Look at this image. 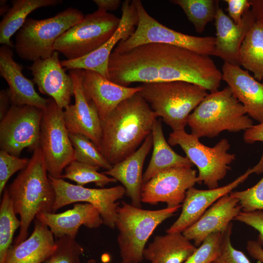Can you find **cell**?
<instances>
[{
    "instance_id": "obj_1",
    "label": "cell",
    "mask_w": 263,
    "mask_h": 263,
    "mask_svg": "<svg viewBox=\"0 0 263 263\" xmlns=\"http://www.w3.org/2000/svg\"><path fill=\"white\" fill-rule=\"evenodd\" d=\"M108 77L113 83L126 87L133 82L184 81L212 93L218 91L222 74L209 56L175 45L152 43L123 53L113 51Z\"/></svg>"
},
{
    "instance_id": "obj_2",
    "label": "cell",
    "mask_w": 263,
    "mask_h": 263,
    "mask_svg": "<svg viewBox=\"0 0 263 263\" xmlns=\"http://www.w3.org/2000/svg\"><path fill=\"white\" fill-rule=\"evenodd\" d=\"M156 113L138 93L121 102L101 120V153L115 165L134 152L151 133Z\"/></svg>"
},
{
    "instance_id": "obj_3",
    "label": "cell",
    "mask_w": 263,
    "mask_h": 263,
    "mask_svg": "<svg viewBox=\"0 0 263 263\" xmlns=\"http://www.w3.org/2000/svg\"><path fill=\"white\" fill-rule=\"evenodd\" d=\"M14 211L19 216L20 226L15 244L25 240L37 215L52 213L56 193L52 185L41 149L33 151L27 166L6 188Z\"/></svg>"
},
{
    "instance_id": "obj_4",
    "label": "cell",
    "mask_w": 263,
    "mask_h": 263,
    "mask_svg": "<svg viewBox=\"0 0 263 263\" xmlns=\"http://www.w3.org/2000/svg\"><path fill=\"white\" fill-rule=\"evenodd\" d=\"M188 125L191 133L199 138L215 137L225 131H246L253 125L228 86L208 94L189 114Z\"/></svg>"
},
{
    "instance_id": "obj_5",
    "label": "cell",
    "mask_w": 263,
    "mask_h": 263,
    "mask_svg": "<svg viewBox=\"0 0 263 263\" xmlns=\"http://www.w3.org/2000/svg\"><path fill=\"white\" fill-rule=\"evenodd\" d=\"M140 87L139 94L173 131L185 130L189 114L208 94L204 88L184 81L142 83Z\"/></svg>"
},
{
    "instance_id": "obj_6",
    "label": "cell",
    "mask_w": 263,
    "mask_h": 263,
    "mask_svg": "<svg viewBox=\"0 0 263 263\" xmlns=\"http://www.w3.org/2000/svg\"><path fill=\"white\" fill-rule=\"evenodd\" d=\"M182 205L172 208L148 210L122 202L117 208L115 227L122 261L140 263L146 243L156 228L172 217Z\"/></svg>"
},
{
    "instance_id": "obj_7",
    "label": "cell",
    "mask_w": 263,
    "mask_h": 263,
    "mask_svg": "<svg viewBox=\"0 0 263 263\" xmlns=\"http://www.w3.org/2000/svg\"><path fill=\"white\" fill-rule=\"evenodd\" d=\"M84 16L78 9L69 7L43 19L27 18L16 36V53L21 58L33 61L50 57L58 38Z\"/></svg>"
},
{
    "instance_id": "obj_8",
    "label": "cell",
    "mask_w": 263,
    "mask_h": 263,
    "mask_svg": "<svg viewBox=\"0 0 263 263\" xmlns=\"http://www.w3.org/2000/svg\"><path fill=\"white\" fill-rule=\"evenodd\" d=\"M137 13L138 23L132 35L120 41L113 52L123 53L137 46L152 43L183 47L197 53L214 56L215 37H196L169 28L150 16L140 0H132Z\"/></svg>"
},
{
    "instance_id": "obj_9",
    "label": "cell",
    "mask_w": 263,
    "mask_h": 263,
    "mask_svg": "<svg viewBox=\"0 0 263 263\" xmlns=\"http://www.w3.org/2000/svg\"><path fill=\"white\" fill-rule=\"evenodd\" d=\"M168 142L171 146L179 145L181 148L198 169V183H203L208 189L219 187V181L226 176L230 165L235 159L234 154L228 152L230 145L225 138L209 147L202 143L196 136L180 130L171 132Z\"/></svg>"
},
{
    "instance_id": "obj_10",
    "label": "cell",
    "mask_w": 263,
    "mask_h": 263,
    "mask_svg": "<svg viewBox=\"0 0 263 263\" xmlns=\"http://www.w3.org/2000/svg\"><path fill=\"white\" fill-rule=\"evenodd\" d=\"M120 21V18L100 10L87 14L58 38L54 50L67 60L82 57L106 42L117 30Z\"/></svg>"
},
{
    "instance_id": "obj_11",
    "label": "cell",
    "mask_w": 263,
    "mask_h": 263,
    "mask_svg": "<svg viewBox=\"0 0 263 263\" xmlns=\"http://www.w3.org/2000/svg\"><path fill=\"white\" fill-rule=\"evenodd\" d=\"M39 147L43 153L48 175L61 178L64 169L75 160V150L63 116V109L51 97L43 110Z\"/></svg>"
},
{
    "instance_id": "obj_12",
    "label": "cell",
    "mask_w": 263,
    "mask_h": 263,
    "mask_svg": "<svg viewBox=\"0 0 263 263\" xmlns=\"http://www.w3.org/2000/svg\"><path fill=\"white\" fill-rule=\"evenodd\" d=\"M56 193L52 213L72 203L85 202L94 207L99 212L103 224L113 229L115 228L119 203L126 194L123 186L109 188H91L71 184L62 178L48 175Z\"/></svg>"
},
{
    "instance_id": "obj_13",
    "label": "cell",
    "mask_w": 263,
    "mask_h": 263,
    "mask_svg": "<svg viewBox=\"0 0 263 263\" xmlns=\"http://www.w3.org/2000/svg\"><path fill=\"white\" fill-rule=\"evenodd\" d=\"M43 110L24 105H12L0 122V148L19 157L23 150L39 147Z\"/></svg>"
},
{
    "instance_id": "obj_14",
    "label": "cell",
    "mask_w": 263,
    "mask_h": 263,
    "mask_svg": "<svg viewBox=\"0 0 263 263\" xmlns=\"http://www.w3.org/2000/svg\"><path fill=\"white\" fill-rule=\"evenodd\" d=\"M196 183H198L197 171L192 167L169 169L143 184L141 201L151 205L165 203L168 208L180 206L187 191Z\"/></svg>"
},
{
    "instance_id": "obj_15",
    "label": "cell",
    "mask_w": 263,
    "mask_h": 263,
    "mask_svg": "<svg viewBox=\"0 0 263 263\" xmlns=\"http://www.w3.org/2000/svg\"><path fill=\"white\" fill-rule=\"evenodd\" d=\"M82 69L69 71L73 82L75 104L63 111L69 132L82 134L91 140L101 152V120L94 103L85 95L82 86Z\"/></svg>"
},
{
    "instance_id": "obj_16",
    "label": "cell",
    "mask_w": 263,
    "mask_h": 263,
    "mask_svg": "<svg viewBox=\"0 0 263 263\" xmlns=\"http://www.w3.org/2000/svg\"><path fill=\"white\" fill-rule=\"evenodd\" d=\"M255 173H263V152L258 164L248 169L232 182L213 189H199L194 187L186 192L182 204V211L178 219L166 230V233L182 232L195 223L214 203L243 183L248 176Z\"/></svg>"
},
{
    "instance_id": "obj_17",
    "label": "cell",
    "mask_w": 263,
    "mask_h": 263,
    "mask_svg": "<svg viewBox=\"0 0 263 263\" xmlns=\"http://www.w3.org/2000/svg\"><path fill=\"white\" fill-rule=\"evenodd\" d=\"M119 26L113 36L99 48L82 57L61 61L65 70H89L109 79L108 64L112 52L120 41L126 40L132 35L138 23L137 13L132 0L122 2Z\"/></svg>"
},
{
    "instance_id": "obj_18",
    "label": "cell",
    "mask_w": 263,
    "mask_h": 263,
    "mask_svg": "<svg viewBox=\"0 0 263 263\" xmlns=\"http://www.w3.org/2000/svg\"><path fill=\"white\" fill-rule=\"evenodd\" d=\"M58 56V52L55 51L50 57L33 61L29 69L39 92L52 98L60 108L65 109L70 105L74 86L72 77L65 73Z\"/></svg>"
},
{
    "instance_id": "obj_19",
    "label": "cell",
    "mask_w": 263,
    "mask_h": 263,
    "mask_svg": "<svg viewBox=\"0 0 263 263\" xmlns=\"http://www.w3.org/2000/svg\"><path fill=\"white\" fill-rule=\"evenodd\" d=\"M256 20L250 9L244 14L240 22L236 24L219 7L214 19L216 30L214 56L222 59L224 62L240 66V48Z\"/></svg>"
},
{
    "instance_id": "obj_20",
    "label": "cell",
    "mask_w": 263,
    "mask_h": 263,
    "mask_svg": "<svg viewBox=\"0 0 263 263\" xmlns=\"http://www.w3.org/2000/svg\"><path fill=\"white\" fill-rule=\"evenodd\" d=\"M242 211L238 200L230 194L220 198L182 233L197 247L211 234L225 232Z\"/></svg>"
},
{
    "instance_id": "obj_21",
    "label": "cell",
    "mask_w": 263,
    "mask_h": 263,
    "mask_svg": "<svg viewBox=\"0 0 263 263\" xmlns=\"http://www.w3.org/2000/svg\"><path fill=\"white\" fill-rule=\"evenodd\" d=\"M22 66L13 57L11 47L2 45L0 48V75L7 82V89L12 105H30L44 110L47 99L35 90L34 82L22 73Z\"/></svg>"
},
{
    "instance_id": "obj_22",
    "label": "cell",
    "mask_w": 263,
    "mask_h": 263,
    "mask_svg": "<svg viewBox=\"0 0 263 263\" xmlns=\"http://www.w3.org/2000/svg\"><path fill=\"white\" fill-rule=\"evenodd\" d=\"M82 82L86 96L94 103L101 120L121 102L142 90L140 86L129 87L118 85L89 70H83Z\"/></svg>"
},
{
    "instance_id": "obj_23",
    "label": "cell",
    "mask_w": 263,
    "mask_h": 263,
    "mask_svg": "<svg viewBox=\"0 0 263 263\" xmlns=\"http://www.w3.org/2000/svg\"><path fill=\"white\" fill-rule=\"evenodd\" d=\"M222 80L244 106L246 114L259 123L263 121V83L240 66L224 62Z\"/></svg>"
},
{
    "instance_id": "obj_24",
    "label": "cell",
    "mask_w": 263,
    "mask_h": 263,
    "mask_svg": "<svg viewBox=\"0 0 263 263\" xmlns=\"http://www.w3.org/2000/svg\"><path fill=\"white\" fill-rule=\"evenodd\" d=\"M36 219L46 225L56 239H75L81 226L96 228L103 224L98 210L88 203H75L73 208L61 213H40Z\"/></svg>"
},
{
    "instance_id": "obj_25",
    "label": "cell",
    "mask_w": 263,
    "mask_h": 263,
    "mask_svg": "<svg viewBox=\"0 0 263 263\" xmlns=\"http://www.w3.org/2000/svg\"><path fill=\"white\" fill-rule=\"evenodd\" d=\"M152 147V138L150 134L140 147L132 154L103 173L119 181L126 190L131 205L141 208V191L143 184V168L145 160Z\"/></svg>"
},
{
    "instance_id": "obj_26",
    "label": "cell",
    "mask_w": 263,
    "mask_h": 263,
    "mask_svg": "<svg viewBox=\"0 0 263 263\" xmlns=\"http://www.w3.org/2000/svg\"><path fill=\"white\" fill-rule=\"evenodd\" d=\"M54 237L46 225L35 219L30 236L10 246L3 263H42L56 248Z\"/></svg>"
},
{
    "instance_id": "obj_27",
    "label": "cell",
    "mask_w": 263,
    "mask_h": 263,
    "mask_svg": "<svg viewBox=\"0 0 263 263\" xmlns=\"http://www.w3.org/2000/svg\"><path fill=\"white\" fill-rule=\"evenodd\" d=\"M197 247L182 232L156 236L143 252L150 263H184Z\"/></svg>"
},
{
    "instance_id": "obj_28",
    "label": "cell",
    "mask_w": 263,
    "mask_h": 263,
    "mask_svg": "<svg viewBox=\"0 0 263 263\" xmlns=\"http://www.w3.org/2000/svg\"><path fill=\"white\" fill-rule=\"evenodd\" d=\"M152 153L143 175V184L159 172L172 168L192 167L193 164L187 157L177 153L166 141L160 120L155 122L151 131Z\"/></svg>"
},
{
    "instance_id": "obj_29",
    "label": "cell",
    "mask_w": 263,
    "mask_h": 263,
    "mask_svg": "<svg viewBox=\"0 0 263 263\" xmlns=\"http://www.w3.org/2000/svg\"><path fill=\"white\" fill-rule=\"evenodd\" d=\"M61 0H13L12 6L0 23V43L13 47L12 36L22 26L27 16L35 10L43 7L54 6Z\"/></svg>"
},
{
    "instance_id": "obj_30",
    "label": "cell",
    "mask_w": 263,
    "mask_h": 263,
    "mask_svg": "<svg viewBox=\"0 0 263 263\" xmlns=\"http://www.w3.org/2000/svg\"><path fill=\"white\" fill-rule=\"evenodd\" d=\"M240 66L251 72L258 81L263 79V22L256 20L240 48Z\"/></svg>"
},
{
    "instance_id": "obj_31",
    "label": "cell",
    "mask_w": 263,
    "mask_h": 263,
    "mask_svg": "<svg viewBox=\"0 0 263 263\" xmlns=\"http://www.w3.org/2000/svg\"><path fill=\"white\" fill-rule=\"evenodd\" d=\"M184 12L195 31L202 33L207 25L212 21L216 14L219 1L215 0H171Z\"/></svg>"
},
{
    "instance_id": "obj_32",
    "label": "cell",
    "mask_w": 263,
    "mask_h": 263,
    "mask_svg": "<svg viewBox=\"0 0 263 263\" xmlns=\"http://www.w3.org/2000/svg\"><path fill=\"white\" fill-rule=\"evenodd\" d=\"M12 202L6 188L0 206V263H3L6 253L12 245L14 233L20 226Z\"/></svg>"
},
{
    "instance_id": "obj_33",
    "label": "cell",
    "mask_w": 263,
    "mask_h": 263,
    "mask_svg": "<svg viewBox=\"0 0 263 263\" xmlns=\"http://www.w3.org/2000/svg\"><path fill=\"white\" fill-rule=\"evenodd\" d=\"M99 169L98 167L75 160L64 169L61 178L69 179L81 186L94 183L102 188L110 183L117 182L113 178L98 172Z\"/></svg>"
},
{
    "instance_id": "obj_34",
    "label": "cell",
    "mask_w": 263,
    "mask_h": 263,
    "mask_svg": "<svg viewBox=\"0 0 263 263\" xmlns=\"http://www.w3.org/2000/svg\"><path fill=\"white\" fill-rule=\"evenodd\" d=\"M69 135L75 150V161L97 166L106 170L112 168L113 165L88 138L78 133L69 132Z\"/></svg>"
},
{
    "instance_id": "obj_35",
    "label": "cell",
    "mask_w": 263,
    "mask_h": 263,
    "mask_svg": "<svg viewBox=\"0 0 263 263\" xmlns=\"http://www.w3.org/2000/svg\"><path fill=\"white\" fill-rule=\"evenodd\" d=\"M56 241L55 250L42 263H81L84 248L75 239L65 236Z\"/></svg>"
},
{
    "instance_id": "obj_36",
    "label": "cell",
    "mask_w": 263,
    "mask_h": 263,
    "mask_svg": "<svg viewBox=\"0 0 263 263\" xmlns=\"http://www.w3.org/2000/svg\"><path fill=\"white\" fill-rule=\"evenodd\" d=\"M223 233L217 232L207 237L184 263H214L220 253Z\"/></svg>"
},
{
    "instance_id": "obj_37",
    "label": "cell",
    "mask_w": 263,
    "mask_h": 263,
    "mask_svg": "<svg viewBox=\"0 0 263 263\" xmlns=\"http://www.w3.org/2000/svg\"><path fill=\"white\" fill-rule=\"evenodd\" d=\"M236 198L243 212L263 211V176L254 186L245 190L231 192Z\"/></svg>"
},
{
    "instance_id": "obj_38",
    "label": "cell",
    "mask_w": 263,
    "mask_h": 263,
    "mask_svg": "<svg viewBox=\"0 0 263 263\" xmlns=\"http://www.w3.org/2000/svg\"><path fill=\"white\" fill-rule=\"evenodd\" d=\"M30 159L20 158L8 152L0 151V195L5 188V185L10 177L19 170L24 169Z\"/></svg>"
},
{
    "instance_id": "obj_39",
    "label": "cell",
    "mask_w": 263,
    "mask_h": 263,
    "mask_svg": "<svg viewBox=\"0 0 263 263\" xmlns=\"http://www.w3.org/2000/svg\"><path fill=\"white\" fill-rule=\"evenodd\" d=\"M232 224L223 233L221 251L215 263H251L245 255L235 249L231 242Z\"/></svg>"
},
{
    "instance_id": "obj_40",
    "label": "cell",
    "mask_w": 263,
    "mask_h": 263,
    "mask_svg": "<svg viewBox=\"0 0 263 263\" xmlns=\"http://www.w3.org/2000/svg\"><path fill=\"white\" fill-rule=\"evenodd\" d=\"M234 220L243 223L257 230L259 234L258 243L263 247V211L255 210L251 212L241 211Z\"/></svg>"
},
{
    "instance_id": "obj_41",
    "label": "cell",
    "mask_w": 263,
    "mask_h": 263,
    "mask_svg": "<svg viewBox=\"0 0 263 263\" xmlns=\"http://www.w3.org/2000/svg\"><path fill=\"white\" fill-rule=\"evenodd\" d=\"M229 18L236 23L241 20L245 12L251 8L249 0H225Z\"/></svg>"
},
{
    "instance_id": "obj_42",
    "label": "cell",
    "mask_w": 263,
    "mask_h": 263,
    "mask_svg": "<svg viewBox=\"0 0 263 263\" xmlns=\"http://www.w3.org/2000/svg\"><path fill=\"white\" fill-rule=\"evenodd\" d=\"M243 139L247 144H253L257 141L263 143V121L245 131Z\"/></svg>"
},
{
    "instance_id": "obj_43",
    "label": "cell",
    "mask_w": 263,
    "mask_h": 263,
    "mask_svg": "<svg viewBox=\"0 0 263 263\" xmlns=\"http://www.w3.org/2000/svg\"><path fill=\"white\" fill-rule=\"evenodd\" d=\"M246 249L249 254L258 262L263 263V246L257 241L249 240L247 242Z\"/></svg>"
},
{
    "instance_id": "obj_44",
    "label": "cell",
    "mask_w": 263,
    "mask_h": 263,
    "mask_svg": "<svg viewBox=\"0 0 263 263\" xmlns=\"http://www.w3.org/2000/svg\"><path fill=\"white\" fill-rule=\"evenodd\" d=\"M97 6L98 10L108 12L116 10L122 2L120 0H94Z\"/></svg>"
},
{
    "instance_id": "obj_45",
    "label": "cell",
    "mask_w": 263,
    "mask_h": 263,
    "mask_svg": "<svg viewBox=\"0 0 263 263\" xmlns=\"http://www.w3.org/2000/svg\"><path fill=\"white\" fill-rule=\"evenodd\" d=\"M11 103L7 90H1L0 92V119L1 120L8 113Z\"/></svg>"
},
{
    "instance_id": "obj_46",
    "label": "cell",
    "mask_w": 263,
    "mask_h": 263,
    "mask_svg": "<svg viewBox=\"0 0 263 263\" xmlns=\"http://www.w3.org/2000/svg\"><path fill=\"white\" fill-rule=\"evenodd\" d=\"M249 2L256 19L263 22V0H249Z\"/></svg>"
},
{
    "instance_id": "obj_47",
    "label": "cell",
    "mask_w": 263,
    "mask_h": 263,
    "mask_svg": "<svg viewBox=\"0 0 263 263\" xmlns=\"http://www.w3.org/2000/svg\"><path fill=\"white\" fill-rule=\"evenodd\" d=\"M0 16L3 15L4 14H6L7 12L10 9V7L9 8V5L8 4H2L0 5Z\"/></svg>"
},
{
    "instance_id": "obj_48",
    "label": "cell",
    "mask_w": 263,
    "mask_h": 263,
    "mask_svg": "<svg viewBox=\"0 0 263 263\" xmlns=\"http://www.w3.org/2000/svg\"><path fill=\"white\" fill-rule=\"evenodd\" d=\"M87 263H97L96 261L94 259H90L89 260Z\"/></svg>"
},
{
    "instance_id": "obj_49",
    "label": "cell",
    "mask_w": 263,
    "mask_h": 263,
    "mask_svg": "<svg viewBox=\"0 0 263 263\" xmlns=\"http://www.w3.org/2000/svg\"><path fill=\"white\" fill-rule=\"evenodd\" d=\"M118 263H130V262H126V261H121V262Z\"/></svg>"
},
{
    "instance_id": "obj_50",
    "label": "cell",
    "mask_w": 263,
    "mask_h": 263,
    "mask_svg": "<svg viewBox=\"0 0 263 263\" xmlns=\"http://www.w3.org/2000/svg\"></svg>"
}]
</instances>
